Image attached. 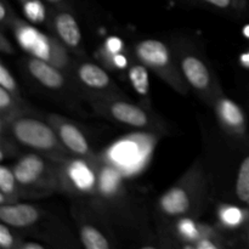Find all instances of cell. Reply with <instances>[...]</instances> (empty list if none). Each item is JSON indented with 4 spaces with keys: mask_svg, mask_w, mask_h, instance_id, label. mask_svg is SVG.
<instances>
[{
    "mask_svg": "<svg viewBox=\"0 0 249 249\" xmlns=\"http://www.w3.org/2000/svg\"><path fill=\"white\" fill-rule=\"evenodd\" d=\"M12 134L19 143L33 150L53 151L58 146L57 138L49 125L33 118H18L12 123Z\"/></svg>",
    "mask_w": 249,
    "mask_h": 249,
    "instance_id": "6da1fadb",
    "label": "cell"
},
{
    "mask_svg": "<svg viewBox=\"0 0 249 249\" xmlns=\"http://www.w3.org/2000/svg\"><path fill=\"white\" fill-rule=\"evenodd\" d=\"M40 216L39 211L31 204H15L0 207V219L2 223L14 228H26L36 223Z\"/></svg>",
    "mask_w": 249,
    "mask_h": 249,
    "instance_id": "7a4b0ae2",
    "label": "cell"
},
{
    "mask_svg": "<svg viewBox=\"0 0 249 249\" xmlns=\"http://www.w3.org/2000/svg\"><path fill=\"white\" fill-rule=\"evenodd\" d=\"M136 53L143 62L152 67L163 68L169 65V51L167 46L160 40L148 39V40L141 41L136 46Z\"/></svg>",
    "mask_w": 249,
    "mask_h": 249,
    "instance_id": "3957f363",
    "label": "cell"
},
{
    "mask_svg": "<svg viewBox=\"0 0 249 249\" xmlns=\"http://www.w3.org/2000/svg\"><path fill=\"white\" fill-rule=\"evenodd\" d=\"M44 169H45V163L39 156L27 155L15 165L14 174L19 185L28 186L38 181L44 173Z\"/></svg>",
    "mask_w": 249,
    "mask_h": 249,
    "instance_id": "277c9868",
    "label": "cell"
},
{
    "mask_svg": "<svg viewBox=\"0 0 249 249\" xmlns=\"http://www.w3.org/2000/svg\"><path fill=\"white\" fill-rule=\"evenodd\" d=\"M28 70L31 74L45 87L50 89H58L63 85V77L56 66L51 65L43 58H32L28 62Z\"/></svg>",
    "mask_w": 249,
    "mask_h": 249,
    "instance_id": "5b68a950",
    "label": "cell"
},
{
    "mask_svg": "<svg viewBox=\"0 0 249 249\" xmlns=\"http://www.w3.org/2000/svg\"><path fill=\"white\" fill-rule=\"evenodd\" d=\"M57 134L63 145L75 155L87 156L90 153L87 139L83 135L82 131L72 123L62 122V123L57 124Z\"/></svg>",
    "mask_w": 249,
    "mask_h": 249,
    "instance_id": "8992f818",
    "label": "cell"
},
{
    "mask_svg": "<svg viewBox=\"0 0 249 249\" xmlns=\"http://www.w3.org/2000/svg\"><path fill=\"white\" fill-rule=\"evenodd\" d=\"M181 70L190 84L196 89L203 90L209 85L211 75L208 68L196 56H186L182 58Z\"/></svg>",
    "mask_w": 249,
    "mask_h": 249,
    "instance_id": "52a82bcc",
    "label": "cell"
},
{
    "mask_svg": "<svg viewBox=\"0 0 249 249\" xmlns=\"http://www.w3.org/2000/svg\"><path fill=\"white\" fill-rule=\"evenodd\" d=\"M55 28L61 40L70 48H75L80 44L82 33L74 17L67 12L58 14L55 17Z\"/></svg>",
    "mask_w": 249,
    "mask_h": 249,
    "instance_id": "ba28073f",
    "label": "cell"
},
{
    "mask_svg": "<svg viewBox=\"0 0 249 249\" xmlns=\"http://www.w3.org/2000/svg\"><path fill=\"white\" fill-rule=\"evenodd\" d=\"M111 113L117 121L128 125L136 126V128L147 125L148 119L146 113L134 105L126 102H116L112 105Z\"/></svg>",
    "mask_w": 249,
    "mask_h": 249,
    "instance_id": "9c48e42d",
    "label": "cell"
},
{
    "mask_svg": "<svg viewBox=\"0 0 249 249\" xmlns=\"http://www.w3.org/2000/svg\"><path fill=\"white\" fill-rule=\"evenodd\" d=\"M163 212L169 215H180L189 211L190 199L186 192L180 187L169 190L160 199Z\"/></svg>",
    "mask_w": 249,
    "mask_h": 249,
    "instance_id": "30bf717a",
    "label": "cell"
},
{
    "mask_svg": "<svg viewBox=\"0 0 249 249\" xmlns=\"http://www.w3.org/2000/svg\"><path fill=\"white\" fill-rule=\"evenodd\" d=\"M80 80L92 89H104L109 84V77L102 68L92 63H84L78 71Z\"/></svg>",
    "mask_w": 249,
    "mask_h": 249,
    "instance_id": "8fae6325",
    "label": "cell"
},
{
    "mask_svg": "<svg viewBox=\"0 0 249 249\" xmlns=\"http://www.w3.org/2000/svg\"><path fill=\"white\" fill-rule=\"evenodd\" d=\"M219 113H220L221 119L230 128L241 130L245 126V114H243L242 109L231 100H220V102H219Z\"/></svg>",
    "mask_w": 249,
    "mask_h": 249,
    "instance_id": "7c38bea8",
    "label": "cell"
},
{
    "mask_svg": "<svg viewBox=\"0 0 249 249\" xmlns=\"http://www.w3.org/2000/svg\"><path fill=\"white\" fill-rule=\"evenodd\" d=\"M236 195L243 204L249 207V156L241 162L236 179Z\"/></svg>",
    "mask_w": 249,
    "mask_h": 249,
    "instance_id": "4fadbf2b",
    "label": "cell"
},
{
    "mask_svg": "<svg viewBox=\"0 0 249 249\" xmlns=\"http://www.w3.org/2000/svg\"><path fill=\"white\" fill-rule=\"evenodd\" d=\"M80 238L87 249H107L109 243L107 238L94 226L87 225L80 231Z\"/></svg>",
    "mask_w": 249,
    "mask_h": 249,
    "instance_id": "5bb4252c",
    "label": "cell"
},
{
    "mask_svg": "<svg viewBox=\"0 0 249 249\" xmlns=\"http://www.w3.org/2000/svg\"><path fill=\"white\" fill-rule=\"evenodd\" d=\"M129 79H130L134 90L138 94L142 95V96L148 94V90H150V78H148L147 68L145 66H133L129 70Z\"/></svg>",
    "mask_w": 249,
    "mask_h": 249,
    "instance_id": "9a60e30c",
    "label": "cell"
},
{
    "mask_svg": "<svg viewBox=\"0 0 249 249\" xmlns=\"http://www.w3.org/2000/svg\"><path fill=\"white\" fill-rule=\"evenodd\" d=\"M70 172L71 177L79 189L89 190L94 184V177H92L91 172L82 163H74L71 165Z\"/></svg>",
    "mask_w": 249,
    "mask_h": 249,
    "instance_id": "2e32d148",
    "label": "cell"
},
{
    "mask_svg": "<svg viewBox=\"0 0 249 249\" xmlns=\"http://www.w3.org/2000/svg\"><path fill=\"white\" fill-rule=\"evenodd\" d=\"M16 182L14 170H10L9 168L2 165L0 168V190H1V194L10 196L14 192Z\"/></svg>",
    "mask_w": 249,
    "mask_h": 249,
    "instance_id": "e0dca14e",
    "label": "cell"
},
{
    "mask_svg": "<svg viewBox=\"0 0 249 249\" xmlns=\"http://www.w3.org/2000/svg\"><path fill=\"white\" fill-rule=\"evenodd\" d=\"M24 12L33 21H41L44 18V7L38 0H28L24 5Z\"/></svg>",
    "mask_w": 249,
    "mask_h": 249,
    "instance_id": "ac0fdd59",
    "label": "cell"
},
{
    "mask_svg": "<svg viewBox=\"0 0 249 249\" xmlns=\"http://www.w3.org/2000/svg\"><path fill=\"white\" fill-rule=\"evenodd\" d=\"M0 85L9 91L16 90V82H15L14 77L2 63L0 65Z\"/></svg>",
    "mask_w": 249,
    "mask_h": 249,
    "instance_id": "d6986e66",
    "label": "cell"
},
{
    "mask_svg": "<svg viewBox=\"0 0 249 249\" xmlns=\"http://www.w3.org/2000/svg\"><path fill=\"white\" fill-rule=\"evenodd\" d=\"M12 243H14V238H12L11 232L5 225V223H2L0 225V246H1V248L7 249L11 247Z\"/></svg>",
    "mask_w": 249,
    "mask_h": 249,
    "instance_id": "ffe728a7",
    "label": "cell"
},
{
    "mask_svg": "<svg viewBox=\"0 0 249 249\" xmlns=\"http://www.w3.org/2000/svg\"><path fill=\"white\" fill-rule=\"evenodd\" d=\"M12 105L11 96H10V91L6 90L5 88L0 87V108L2 111H5L6 108H9Z\"/></svg>",
    "mask_w": 249,
    "mask_h": 249,
    "instance_id": "44dd1931",
    "label": "cell"
},
{
    "mask_svg": "<svg viewBox=\"0 0 249 249\" xmlns=\"http://www.w3.org/2000/svg\"><path fill=\"white\" fill-rule=\"evenodd\" d=\"M241 218V214L240 212L236 211V209H230L229 212H226V220L229 221V223L233 224V223H237L238 220H240Z\"/></svg>",
    "mask_w": 249,
    "mask_h": 249,
    "instance_id": "7402d4cb",
    "label": "cell"
},
{
    "mask_svg": "<svg viewBox=\"0 0 249 249\" xmlns=\"http://www.w3.org/2000/svg\"><path fill=\"white\" fill-rule=\"evenodd\" d=\"M204 1L209 2V4L214 5V6H218V7H221V9H224V7H228L229 5L231 4L232 0H204Z\"/></svg>",
    "mask_w": 249,
    "mask_h": 249,
    "instance_id": "603a6c76",
    "label": "cell"
},
{
    "mask_svg": "<svg viewBox=\"0 0 249 249\" xmlns=\"http://www.w3.org/2000/svg\"><path fill=\"white\" fill-rule=\"evenodd\" d=\"M197 248L206 249V248H215V245L212 242H209L208 240H202L201 242L197 243Z\"/></svg>",
    "mask_w": 249,
    "mask_h": 249,
    "instance_id": "cb8c5ba5",
    "label": "cell"
},
{
    "mask_svg": "<svg viewBox=\"0 0 249 249\" xmlns=\"http://www.w3.org/2000/svg\"><path fill=\"white\" fill-rule=\"evenodd\" d=\"M24 249H44V246L40 245V243H36V242H31V243H26L23 245Z\"/></svg>",
    "mask_w": 249,
    "mask_h": 249,
    "instance_id": "d4e9b609",
    "label": "cell"
},
{
    "mask_svg": "<svg viewBox=\"0 0 249 249\" xmlns=\"http://www.w3.org/2000/svg\"><path fill=\"white\" fill-rule=\"evenodd\" d=\"M119 40H117V39H111V40H109V49H111V50H113V51H116V50H118L119 48H121V46H119V44H117L116 45V43H118Z\"/></svg>",
    "mask_w": 249,
    "mask_h": 249,
    "instance_id": "484cf974",
    "label": "cell"
},
{
    "mask_svg": "<svg viewBox=\"0 0 249 249\" xmlns=\"http://www.w3.org/2000/svg\"><path fill=\"white\" fill-rule=\"evenodd\" d=\"M5 17H6V9H5L4 4H0V19L4 21Z\"/></svg>",
    "mask_w": 249,
    "mask_h": 249,
    "instance_id": "4316f807",
    "label": "cell"
},
{
    "mask_svg": "<svg viewBox=\"0 0 249 249\" xmlns=\"http://www.w3.org/2000/svg\"><path fill=\"white\" fill-rule=\"evenodd\" d=\"M245 33H246V36H249V26L247 27V28H246V29H245Z\"/></svg>",
    "mask_w": 249,
    "mask_h": 249,
    "instance_id": "83f0119b",
    "label": "cell"
},
{
    "mask_svg": "<svg viewBox=\"0 0 249 249\" xmlns=\"http://www.w3.org/2000/svg\"><path fill=\"white\" fill-rule=\"evenodd\" d=\"M49 2H58V1H61V0H48Z\"/></svg>",
    "mask_w": 249,
    "mask_h": 249,
    "instance_id": "f1b7e54d",
    "label": "cell"
}]
</instances>
